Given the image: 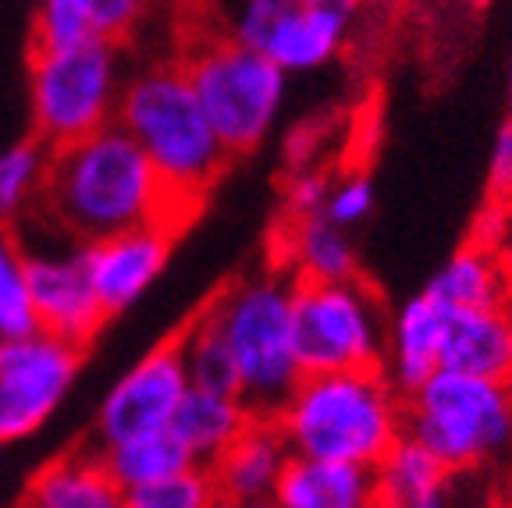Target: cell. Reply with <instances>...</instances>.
<instances>
[{"instance_id":"6da1fadb","label":"cell","mask_w":512,"mask_h":508,"mask_svg":"<svg viewBox=\"0 0 512 508\" xmlns=\"http://www.w3.org/2000/svg\"><path fill=\"white\" fill-rule=\"evenodd\" d=\"M32 214L72 242H93L150 221L185 224L146 153L118 121L50 150Z\"/></svg>"},{"instance_id":"7a4b0ae2","label":"cell","mask_w":512,"mask_h":508,"mask_svg":"<svg viewBox=\"0 0 512 508\" xmlns=\"http://www.w3.org/2000/svg\"><path fill=\"white\" fill-rule=\"evenodd\" d=\"M114 121L136 139L178 217L189 221L224 175L232 153L207 121L182 61H153L128 75L121 82Z\"/></svg>"},{"instance_id":"3957f363","label":"cell","mask_w":512,"mask_h":508,"mask_svg":"<svg viewBox=\"0 0 512 508\" xmlns=\"http://www.w3.org/2000/svg\"><path fill=\"white\" fill-rule=\"evenodd\" d=\"M406 395L381 366L303 374L288 391L274 423L292 455L370 466L402 434Z\"/></svg>"},{"instance_id":"277c9868","label":"cell","mask_w":512,"mask_h":508,"mask_svg":"<svg viewBox=\"0 0 512 508\" xmlns=\"http://www.w3.org/2000/svg\"><path fill=\"white\" fill-rule=\"evenodd\" d=\"M292 288L285 274H253L228 285L207 306L232 352L239 398L253 416H274L303 377L292 331Z\"/></svg>"},{"instance_id":"5b68a950","label":"cell","mask_w":512,"mask_h":508,"mask_svg":"<svg viewBox=\"0 0 512 508\" xmlns=\"http://www.w3.org/2000/svg\"><path fill=\"white\" fill-rule=\"evenodd\" d=\"M402 430L456 477L512 459V384L438 366L406 395Z\"/></svg>"},{"instance_id":"8992f818","label":"cell","mask_w":512,"mask_h":508,"mask_svg":"<svg viewBox=\"0 0 512 508\" xmlns=\"http://www.w3.org/2000/svg\"><path fill=\"white\" fill-rule=\"evenodd\" d=\"M178 61L232 157L253 153L271 135L288 93V75L271 57L210 29L192 36Z\"/></svg>"},{"instance_id":"52a82bcc","label":"cell","mask_w":512,"mask_h":508,"mask_svg":"<svg viewBox=\"0 0 512 508\" xmlns=\"http://www.w3.org/2000/svg\"><path fill=\"white\" fill-rule=\"evenodd\" d=\"M121 43L107 36L32 47L29 61V111L32 135L54 146L72 143L114 121L121 96Z\"/></svg>"},{"instance_id":"ba28073f","label":"cell","mask_w":512,"mask_h":508,"mask_svg":"<svg viewBox=\"0 0 512 508\" xmlns=\"http://www.w3.org/2000/svg\"><path fill=\"white\" fill-rule=\"evenodd\" d=\"M292 331L303 374L384 366L388 310L360 274L345 281H296Z\"/></svg>"},{"instance_id":"9c48e42d","label":"cell","mask_w":512,"mask_h":508,"mask_svg":"<svg viewBox=\"0 0 512 508\" xmlns=\"http://www.w3.org/2000/svg\"><path fill=\"white\" fill-rule=\"evenodd\" d=\"M367 0H228L217 29L271 57L285 75L328 68L345 50Z\"/></svg>"},{"instance_id":"30bf717a","label":"cell","mask_w":512,"mask_h":508,"mask_svg":"<svg viewBox=\"0 0 512 508\" xmlns=\"http://www.w3.org/2000/svg\"><path fill=\"white\" fill-rule=\"evenodd\" d=\"M82 370V349L47 331L0 342V441H25L40 434Z\"/></svg>"},{"instance_id":"8fae6325","label":"cell","mask_w":512,"mask_h":508,"mask_svg":"<svg viewBox=\"0 0 512 508\" xmlns=\"http://www.w3.org/2000/svg\"><path fill=\"white\" fill-rule=\"evenodd\" d=\"M22 253L36 327L86 349L111 317L104 313V306H100V299L93 292L82 242H72L57 235V231H50V239L43 246H22Z\"/></svg>"},{"instance_id":"7c38bea8","label":"cell","mask_w":512,"mask_h":508,"mask_svg":"<svg viewBox=\"0 0 512 508\" xmlns=\"http://www.w3.org/2000/svg\"><path fill=\"white\" fill-rule=\"evenodd\" d=\"M189 388L192 384L185 374L182 352H178V338L150 349L139 363L128 366L104 395L93 416V448H107L136 434L168 430Z\"/></svg>"},{"instance_id":"4fadbf2b","label":"cell","mask_w":512,"mask_h":508,"mask_svg":"<svg viewBox=\"0 0 512 508\" xmlns=\"http://www.w3.org/2000/svg\"><path fill=\"white\" fill-rule=\"evenodd\" d=\"M175 235L178 228H171V224L150 221L114 231V235H104V239L82 242L89 281H93V292L107 317L132 310L157 285L171 260Z\"/></svg>"},{"instance_id":"5bb4252c","label":"cell","mask_w":512,"mask_h":508,"mask_svg":"<svg viewBox=\"0 0 512 508\" xmlns=\"http://www.w3.org/2000/svg\"><path fill=\"white\" fill-rule=\"evenodd\" d=\"M288 459H292V448H288L274 416H253L246 430L207 466L217 491V505H271L274 487H278Z\"/></svg>"},{"instance_id":"9a60e30c","label":"cell","mask_w":512,"mask_h":508,"mask_svg":"<svg viewBox=\"0 0 512 508\" xmlns=\"http://www.w3.org/2000/svg\"><path fill=\"white\" fill-rule=\"evenodd\" d=\"M441 366L512 384V306L448 310Z\"/></svg>"},{"instance_id":"2e32d148","label":"cell","mask_w":512,"mask_h":508,"mask_svg":"<svg viewBox=\"0 0 512 508\" xmlns=\"http://www.w3.org/2000/svg\"><path fill=\"white\" fill-rule=\"evenodd\" d=\"M271 505L281 508H370L377 505L374 469L338 459L292 455L281 469Z\"/></svg>"},{"instance_id":"e0dca14e","label":"cell","mask_w":512,"mask_h":508,"mask_svg":"<svg viewBox=\"0 0 512 508\" xmlns=\"http://www.w3.org/2000/svg\"><path fill=\"white\" fill-rule=\"evenodd\" d=\"M448 310L427 292L413 295L395 317H388V342H384V374L402 395L424 384L441 366V334Z\"/></svg>"},{"instance_id":"ac0fdd59","label":"cell","mask_w":512,"mask_h":508,"mask_svg":"<svg viewBox=\"0 0 512 508\" xmlns=\"http://www.w3.org/2000/svg\"><path fill=\"white\" fill-rule=\"evenodd\" d=\"M452 484L456 473L406 430L374 462L377 505L384 508H441L452 498Z\"/></svg>"},{"instance_id":"d6986e66","label":"cell","mask_w":512,"mask_h":508,"mask_svg":"<svg viewBox=\"0 0 512 508\" xmlns=\"http://www.w3.org/2000/svg\"><path fill=\"white\" fill-rule=\"evenodd\" d=\"M22 505L32 508H118L121 487L107 473L100 448L57 455L29 477Z\"/></svg>"},{"instance_id":"ffe728a7","label":"cell","mask_w":512,"mask_h":508,"mask_svg":"<svg viewBox=\"0 0 512 508\" xmlns=\"http://www.w3.org/2000/svg\"><path fill=\"white\" fill-rule=\"evenodd\" d=\"M445 310H466V306H512V270L498 256L491 242L463 246L448 256V263L424 288Z\"/></svg>"},{"instance_id":"44dd1931","label":"cell","mask_w":512,"mask_h":508,"mask_svg":"<svg viewBox=\"0 0 512 508\" xmlns=\"http://www.w3.org/2000/svg\"><path fill=\"white\" fill-rule=\"evenodd\" d=\"M249 420H253V413L239 395L189 388L182 405H178L175 420H171V434L182 441L192 462L210 466L246 430Z\"/></svg>"},{"instance_id":"7402d4cb","label":"cell","mask_w":512,"mask_h":508,"mask_svg":"<svg viewBox=\"0 0 512 508\" xmlns=\"http://www.w3.org/2000/svg\"><path fill=\"white\" fill-rule=\"evenodd\" d=\"M285 263L292 270V281H345L360 274L356 246L349 228L328 221L324 214L288 217Z\"/></svg>"},{"instance_id":"603a6c76","label":"cell","mask_w":512,"mask_h":508,"mask_svg":"<svg viewBox=\"0 0 512 508\" xmlns=\"http://www.w3.org/2000/svg\"><path fill=\"white\" fill-rule=\"evenodd\" d=\"M100 455H104V466L114 477V484L121 487V498L132 491H143V487L157 484V480H164V477H171L175 469H182L192 462L189 452L182 448V441L171 434V427L114 441V445L100 448Z\"/></svg>"},{"instance_id":"cb8c5ba5","label":"cell","mask_w":512,"mask_h":508,"mask_svg":"<svg viewBox=\"0 0 512 508\" xmlns=\"http://www.w3.org/2000/svg\"><path fill=\"white\" fill-rule=\"evenodd\" d=\"M178 352H182L185 374L192 388L203 391H224V395H239V377H235L232 352L224 345L221 331L203 310L182 334H178Z\"/></svg>"},{"instance_id":"d4e9b609","label":"cell","mask_w":512,"mask_h":508,"mask_svg":"<svg viewBox=\"0 0 512 508\" xmlns=\"http://www.w3.org/2000/svg\"><path fill=\"white\" fill-rule=\"evenodd\" d=\"M47 160L50 146L40 143L36 135L0 150V221H18L32 214L47 178Z\"/></svg>"},{"instance_id":"484cf974","label":"cell","mask_w":512,"mask_h":508,"mask_svg":"<svg viewBox=\"0 0 512 508\" xmlns=\"http://www.w3.org/2000/svg\"><path fill=\"white\" fill-rule=\"evenodd\" d=\"M36 327L29 285H25L22 239L11 228H0V342L22 338Z\"/></svg>"},{"instance_id":"4316f807","label":"cell","mask_w":512,"mask_h":508,"mask_svg":"<svg viewBox=\"0 0 512 508\" xmlns=\"http://www.w3.org/2000/svg\"><path fill=\"white\" fill-rule=\"evenodd\" d=\"M121 505L132 508H207L217 505L214 480H210V469L200 462H189V466L175 469L171 477L157 480V484L143 487V491H132L121 498Z\"/></svg>"},{"instance_id":"83f0119b","label":"cell","mask_w":512,"mask_h":508,"mask_svg":"<svg viewBox=\"0 0 512 508\" xmlns=\"http://www.w3.org/2000/svg\"><path fill=\"white\" fill-rule=\"evenodd\" d=\"M93 36L82 0H36L32 11V47H64Z\"/></svg>"},{"instance_id":"f1b7e54d","label":"cell","mask_w":512,"mask_h":508,"mask_svg":"<svg viewBox=\"0 0 512 508\" xmlns=\"http://www.w3.org/2000/svg\"><path fill=\"white\" fill-rule=\"evenodd\" d=\"M82 8H86L89 25H93L96 36L125 43L143 29L153 4L150 0H82Z\"/></svg>"},{"instance_id":"f546056e","label":"cell","mask_w":512,"mask_h":508,"mask_svg":"<svg viewBox=\"0 0 512 508\" xmlns=\"http://www.w3.org/2000/svg\"><path fill=\"white\" fill-rule=\"evenodd\" d=\"M374 207H377V196H374L370 178L349 175L328 189V199H324V210H320V214L352 231L356 224H363L370 214H374Z\"/></svg>"},{"instance_id":"4dcf8cb0","label":"cell","mask_w":512,"mask_h":508,"mask_svg":"<svg viewBox=\"0 0 512 508\" xmlns=\"http://www.w3.org/2000/svg\"><path fill=\"white\" fill-rule=\"evenodd\" d=\"M488 207H512V118L498 128L488 160Z\"/></svg>"},{"instance_id":"1f68e13d","label":"cell","mask_w":512,"mask_h":508,"mask_svg":"<svg viewBox=\"0 0 512 508\" xmlns=\"http://www.w3.org/2000/svg\"><path fill=\"white\" fill-rule=\"evenodd\" d=\"M331 182L320 171H296L288 178L285 189V210L288 217H310L324 210V199H328Z\"/></svg>"},{"instance_id":"d6a6232c","label":"cell","mask_w":512,"mask_h":508,"mask_svg":"<svg viewBox=\"0 0 512 508\" xmlns=\"http://www.w3.org/2000/svg\"><path fill=\"white\" fill-rule=\"evenodd\" d=\"M150 4H192V0H150Z\"/></svg>"},{"instance_id":"836d02e7","label":"cell","mask_w":512,"mask_h":508,"mask_svg":"<svg viewBox=\"0 0 512 508\" xmlns=\"http://www.w3.org/2000/svg\"><path fill=\"white\" fill-rule=\"evenodd\" d=\"M509 118H512V68H509Z\"/></svg>"},{"instance_id":"e575fe53","label":"cell","mask_w":512,"mask_h":508,"mask_svg":"<svg viewBox=\"0 0 512 508\" xmlns=\"http://www.w3.org/2000/svg\"><path fill=\"white\" fill-rule=\"evenodd\" d=\"M0 455H4V441H0Z\"/></svg>"}]
</instances>
